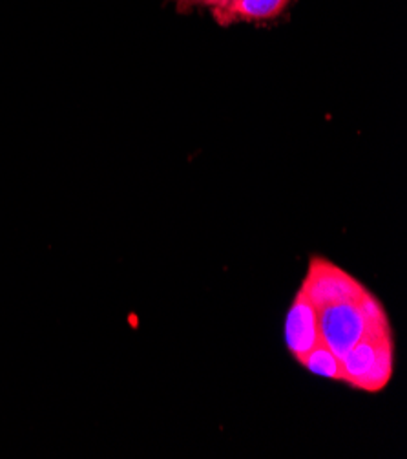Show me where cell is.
<instances>
[{"instance_id":"cell-2","label":"cell","mask_w":407,"mask_h":459,"mask_svg":"<svg viewBox=\"0 0 407 459\" xmlns=\"http://www.w3.org/2000/svg\"><path fill=\"white\" fill-rule=\"evenodd\" d=\"M343 383L368 394L382 392L394 372V339L391 325L373 328L342 359Z\"/></svg>"},{"instance_id":"cell-1","label":"cell","mask_w":407,"mask_h":459,"mask_svg":"<svg viewBox=\"0 0 407 459\" xmlns=\"http://www.w3.org/2000/svg\"><path fill=\"white\" fill-rule=\"evenodd\" d=\"M320 342L342 359L369 330L387 326L382 302L364 286L354 295L316 306Z\"/></svg>"},{"instance_id":"cell-3","label":"cell","mask_w":407,"mask_h":459,"mask_svg":"<svg viewBox=\"0 0 407 459\" xmlns=\"http://www.w3.org/2000/svg\"><path fill=\"white\" fill-rule=\"evenodd\" d=\"M316 344H320L318 315L307 293L300 288L285 316V346L291 357L298 360Z\"/></svg>"},{"instance_id":"cell-5","label":"cell","mask_w":407,"mask_h":459,"mask_svg":"<svg viewBox=\"0 0 407 459\" xmlns=\"http://www.w3.org/2000/svg\"><path fill=\"white\" fill-rule=\"evenodd\" d=\"M303 370L316 377H324L333 383H343L342 360L322 342L316 344L310 351H307L301 359L296 360Z\"/></svg>"},{"instance_id":"cell-4","label":"cell","mask_w":407,"mask_h":459,"mask_svg":"<svg viewBox=\"0 0 407 459\" xmlns=\"http://www.w3.org/2000/svg\"><path fill=\"white\" fill-rule=\"evenodd\" d=\"M289 3L291 0H225L223 4L214 6V15L219 24L270 21L278 17Z\"/></svg>"}]
</instances>
